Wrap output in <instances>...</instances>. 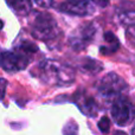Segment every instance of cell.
Returning <instances> with one entry per match:
<instances>
[{"label": "cell", "instance_id": "cell-11", "mask_svg": "<svg viewBox=\"0 0 135 135\" xmlns=\"http://www.w3.org/2000/svg\"><path fill=\"white\" fill-rule=\"evenodd\" d=\"M83 69L85 70L86 72H91V74H97L102 70V65L98 63L97 61H94L91 58H88L84 61V65Z\"/></svg>", "mask_w": 135, "mask_h": 135}, {"label": "cell", "instance_id": "cell-16", "mask_svg": "<svg viewBox=\"0 0 135 135\" xmlns=\"http://www.w3.org/2000/svg\"><path fill=\"white\" fill-rule=\"evenodd\" d=\"M114 135H128V134H126L124 132H122V131H117V132H115Z\"/></svg>", "mask_w": 135, "mask_h": 135}, {"label": "cell", "instance_id": "cell-3", "mask_svg": "<svg viewBox=\"0 0 135 135\" xmlns=\"http://www.w3.org/2000/svg\"><path fill=\"white\" fill-rule=\"evenodd\" d=\"M61 33L59 26L55 18L49 13L40 12L37 13L31 24V35L38 40L49 42Z\"/></svg>", "mask_w": 135, "mask_h": 135}, {"label": "cell", "instance_id": "cell-6", "mask_svg": "<svg viewBox=\"0 0 135 135\" xmlns=\"http://www.w3.org/2000/svg\"><path fill=\"white\" fill-rule=\"evenodd\" d=\"M58 9L63 13L71 14V16H90L95 12V1L94 0H66L59 5Z\"/></svg>", "mask_w": 135, "mask_h": 135}, {"label": "cell", "instance_id": "cell-10", "mask_svg": "<svg viewBox=\"0 0 135 135\" xmlns=\"http://www.w3.org/2000/svg\"><path fill=\"white\" fill-rule=\"evenodd\" d=\"M8 6L18 16H26L31 12V0H6Z\"/></svg>", "mask_w": 135, "mask_h": 135}, {"label": "cell", "instance_id": "cell-4", "mask_svg": "<svg viewBox=\"0 0 135 135\" xmlns=\"http://www.w3.org/2000/svg\"><path fill=\"white\" fill-rule=\"evenodd\" d=\"M98 93L105 100H117L127 89V83L117 74L109 72L98 83Z\"/></svg>", "mask_w": 135, "mask_h": 135}, {"label": "cell", "instance_id": "cell-13", "mask_svg": "<svg viewBox=\"0 0 135 135\" xmlns=\"http://www.w3.org/2000/svg\"><path fill=\"white\" fill-rule=\"evenodd\" d=\"M97 126H98V129H100L102 133L107 134L108 132H109V128H110V121H109V119H108L107 116H103L102 119L98 121Z\"/></svg>", "mask_w": 135, "mask_h": 135}, {"label": "cell", "instance_id": "cell-9", "mask_svg": "<svg viewBox=\"0 0 135 135\" xmlns=\"http://www.w3.org/2000/svg\"><path fill=\"white\" fill-rule=\"evenodd\" d=\"M104 42H105V45L101 46V49H100L102 55L114 54V52H116V50L119 49V46H120L119 39H117L116 36H114V33H112V32L104 33Z\"/></svg>", "mask_w": 135, "mask_h": 135}, {"label": "cell", "instance_id": "cell-1", "mask_svg": "<svg viewBox=\"0 0 135 135\" xmlns=\"http://www.w3.org/2000/svg\"><path fill=\"white\" fill-rule=\"evenodd\" d=\"M37 76L50 85L66 86L75 79V70L68 64L57 61H43L37 66Z\"/></svg>", "mask_w": 135, "mask_h": 135}, {"label": "cell", "instance_id": "cell-17", "mask_svg": "<svg viewBox=\"0 0 135 135\" xmlns=\"http://www.w3.org/2000/svg\"><path fill=\"white\" fill-rule=\"evenodd\" d=\"M132 133H133V135H135V124L133 126V129H132Z\"/></svg>", "mask_w": 135, "mask_h": 135}, {"label": "cell", "instance_id": "cell-8", "mask_svg": "<svg viewBox=\"0 0 135 135\" xmlns=\"http://www.w3.org/2000/svg\"><path fill=\"white\" fill-rule=\"evenodd\" d=\"M74 102L77 104V107L81 109L83 114H85L89 117H95L98 113V107L96 104L95 100L90 96H88L84 93H77L74 96Z\"/></svg>", "mask_w": 135, "mask_h": 135}, {"label": "cell", "instance_id": "cell-7", "mask_svg": "<svg viewBox=\"0 0 135 135\" xmlns=\"http://www.w3.org/2000/svg\"><path fill=\"white\" fill-rule=\"evenodd\" d=\"M95 35H96V28L94 26V24L93 23L84 24L77 31H75L74 35L70 37L69 44L76 51L83 50L94 39Z\"/></svg>", "mask_w": 135, "mask_h": 135}, {"label": "cell", "instance_id": "cell-5", "mask_svg": "<svg viewBox=\"0 0 135 135\" xmlns=\"http://www.w3.org/2000/svg\"><path fill=\"white\" fill-rule=\"evenodd\" d=\"M112 116L115 123L121 127L129 124L135 117V109L127 98L119 97L114 101L112 107Z\"/></svg>", "mask_w": 135, "mask_h": 135}, {"label": "cell", "instance_id": "cell-12", "mask_svg": "<svg viewBox=\"0 0 135 135\" xmlns=\"http://www.w3.org/2000/svg\"><path fill=\"white\" fill-rule=\"evenodd\" d=\"M120 19H121V23L123 24V25H128V26L135 25V11L122 13Z\"/></svg>", "mask_w": 135, "mask_h": 135}, {"label": "cell", "instance_id": "cell-2", "mask_svg": "<svg viewBox=\"0 0 135 135\" xmlns=\"http://www.w3.org/2000/svg\"><path fill=\"white\" fill-rule=\"evenodd\" d=\"M37 51V46L30 42H24L16 46L14 51H4L1 54V66L8 72L25 69L30 63V56Z\"/></svg>", "mask_w": 135, "mask_h": 135}, {"label": "cell", "instance_id": "cell-14", "mask_svg": "<svg viewBox=\"0 0 135 135\" xmlns=\"http://www.w3.org/2000/svg\"><path fill=\"white\" fill-rule=\"evenodd\" d=\"M35 2L42 8H50L54 4V0H35Z\"/></svg>", "mask_w": 135, "mask_h": 135}, {"label": "cell", "instance_id": "cell-15", "mask_svg": "<svg viewBox=\"0 0 135 135\" xmlns=\"http://www.w3.org/2000/svg\"><path fill=\"white\" fill-rule=\"evenodd\" d=\"M95 1V4H97V5H100V6H107L108 5V1L109 0H94Z\"/></svg>", "mask_w": 135, "mask_h": 135}]
</instances>
